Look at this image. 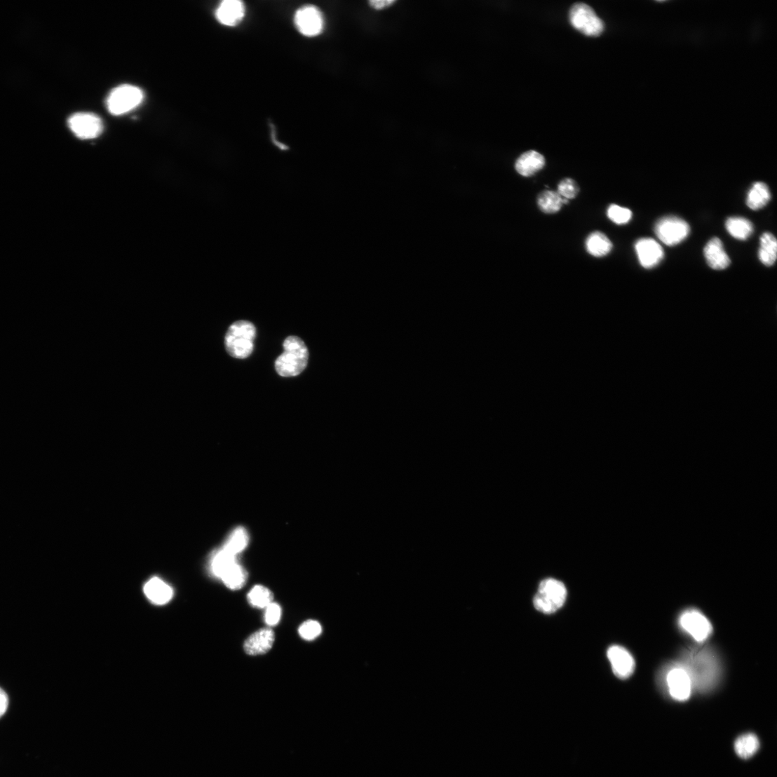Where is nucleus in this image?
I'll list each match as a JSON object with an SVG mask.
<instances>
[{"instance_id":"nucleus-1","label":"nucleus","mask_w":777,"mask_h":777,"mask_svg":"<svg viewBox=\"0 0 777 777\" xmlns=\"http://www.w3.org/2000/svg\"><path fill=\"white\" fill-rule=\"evenodd\" d=\"M689 675L692 687L705 692L712 689L719 676V663L706 648H692L684 652L680 664Z\"/></svg>"},{"instance_id":"nucleus-2","label":"nucleus","mask_w":777,"mask_h":777,"mask_svg":"<svg viewBox=\"0 0 777 777\" xmlns=\"http://www.w3.org/2000/svg\"><path fill=\"white\" fill-rule=\"evenodd\" d=\"M309 358V350L303 341L290 337L284 342L283 353L276 360V371L283 377H296L307 367Z\"/></svg>"},{"instance_id":"nucleus-3","label":"nucleus","mask_w":777,"mask_h":777,"mask_svg":"<svg viewBox=\"0 0 777 777\" xmlns=\"http://www.w3.org/2000/svg\"><path fill=\"white\" fill-rule=\"evenodd\" d=\"M256 334V327L251 322L239 320L232 324L225 338L229 355L236 358H245L251 355Z\"/></svg>"},{"instance_id":"nucleus-4","label":"nucleus","mask_w":777,"mask_h":777,"mask_svg":"<svg viewBox=\"0 0 777 777\" xmlns=\"http://www.w3.org/2000/svg\"><path fill=\"white\" fill-rule=\"evenodd\" d=\"M567 590L563 583L555 579H546L540 583L534 599V605L543 614H552L563 607Z\"/></svg>"},{"instance_id":"nucleus-5","label":"nucleus","mask_w":777,"mask_h":777,"mask_svg":"<svg viewBox=\"0 0 777 777\" xmlns=\"http://www.w3.org/2000/svg\"><path fill=\"white\" fill-rule=\"evenodd\" d=\"M144 98V92L135 86H121L111 91L106 100L109 112L121 116L140 105Z\"/></svg>"},{"instance_id":"nucleus-6","label":"nucleus","mask_w":777,"mask_h":777,"mask_svg":"<svg viewBox=\"0 0 777 777\" xmlns=\"http://www.w3.org/2000/svg\"><path fill=\"white\" fill-rule=\"evenodd\" d=\"M569 20L575 29L588 36H599L604 29L602 20L585 4H576L572 7Z\"/></svg>"},{"instance_id":"nucleus-7","label":"nucleus","mask_w":777,"mask_h":777,"mask_svg":"<svg viewBox=\"0 0 777 777\" xmlns=\"http://www.w3.org/2000/svg\"><path fill=\"white\" fill-rule=\"evenodd\" d=\"M690 227L687 222L675 216L660 219L656 225L655 233L658 239L670 246L683 241L689 234Z\"/></svg>"},{"instance_id":"nucleus-8","label":"nucleus","mask_w":777,"mask_h":777,"mask_svg":"<svg viewBox=\"0 0 777 777\" xmlns=\"http://www.w3.org/2000/svg\"><path fill=\"white\" fill-rule=\"evenodd\" d=\"M679 623L680 627L699 643L706 641L712 633V624L697 609L686 610L680 616Z\"/></svg>"},{"instance_id":"nucleus-9","label":"nucleus","mask_w":777,"mask_h":777,"mask_svg":"<svg viewBox=\"0 0 777 777\" xmlns=\"http://www.w3.org/2000/svg\"><path fill=\"white\" fill-rule=\"evenodd\" d=\"M295 23L298 31L307 37H314L323 30L324 20L321 12L313 6H304L295 15Z\"/></svg>"},{"instance_id":"nucleus-10","label":"nucleus","mask_w":777,"mask_h":777,"mask_svg":"<svg viewBox=\"0 0 777 777\" xmlns=\"http://www.w3.org/2000/svg\"><path fill=\"white\" fill-rule=\"evenodd\" d=\"M69 128L81 140H93L103 130V123L97 116L90 113H79L71 116Z\"/></svg>"},{"instance_id":"nucleus-11","label":"nucleus","mask_w":777,"mask_h":777,"mask_svg":"<svg viewBox=\"0 0 777 777\" xmlns=\"http://www.w3.org/2000/svg\"><path fill=\"white\" fill-rule=\"evenodd\" d=\"M669 692L673 698L677 701H685L691 696L692 683L691 679L680 664L674 665L665 674Z\"/></svg>"},{"instance_id":"nucleus-12","label":"nucleus","mask_w":777,"mask_h":777,"mask_svg":"<svg viewBox=\"0 0 777 777\" xmlns=\"http://www.w3.org/2000/svg\"><path fill=\"white\" fill-rule=\"evenodd\" d=\"M607 656L617 677L626 680L633 675L635 663L627 649L621 646H612L607 650Z\"/></svg>"},{"instance_id":"nucleus-13","label":"nucleus","mask_w":777,"mask_h":777,"mask_svg":"<svg viewBox=\"0 0 777 777\" xmlns=\"http://www.w3.org/2000/svg\"><path fill=\"white\" fill-rule=\"evenodd\" d=\"M635 249L641 265L646 269L657 266L663 259L664 252L661 245L652 238H642L635 245Z\"/></svg>"},{"instance_id":"nucleus-14","label":"nucleus","mask_w":777,"mask_h":777,"mask_svg":"<svg viewBox=\"0 0 777 777\" xmlns=\"http://www.w3.org/2000/svg\"><path fill=\"white\" fill-rule=\"evenodd\" d=\"M274 641L273 631L269 628H262L247 638L243 646L244 651L250 656L262 655L272 648Z\"/></svg>"},{"instance_id":"nucleus-15","label":"nucleus","mask_w":777,"mask_h":777,"mask_svg":"<svg viewBox=\"0 0 777 777\" xmlns=\"http://www.w3.org/2000/svg\"><path fill=\"white\" fill-rule=\"evenodd\" d=\"M245 13V8L242 2L238 0H225L218 6L215 16L221 24L233 27L241 22Z\"/></svg>"},{"instance_id":"nucleus-16","label":"nucleus","mask_w":777,"mask_h":777,"mask_svg":"<svg viewBox=\"0 0 777 777\" xmlns=\"http://www.w3.org/2000/svg\"><path fill=\"white\" fill-rule=\"evenodd\" d=\"M704 255L708 266L715 270H724L731 264V259L725 251L722 241L713 238L704 248Z\"/></svg>"},{"instance_id":"nucleus-17","label":"nucleus","mask_w":777,"mask_h":777,"mask_svg":"<svg viewBox=\"0 0 777 777\" xmlns=\"http://www.w3.org/2000/svg\"><path fill=\"white\" fill-rule=\"evenodd\" d=\"M545 163L546 160L543 155L536 151H529L518 158L515 168L519 175L529 177L541 170Z\"/></svg>"},{"instance_id":"nucleus-18","label":"nucleus","mask_w":777,"mask_h":777,"mask_svg":"<svg viewBox=\"0 0 777 777\" xmlns=\"http://www.w3.org/2000/svg\"><path fill=\"white\" fill-rule=\"evenodd\" d=\"M147 598L154 604H165L173 597V588L158 577H153L146 583L144 588Z\"/></svg>"},{"instance_id":"nucleus-19","label":"nucleus","mask_w":777,"mask_h":777,"mask_svg":"<svg viewBox=\"0 0 777 777\" xmlns=\"http://www.w3.org/2000/svg\"><path fill=\"white\" fill-rule=\"evenodd\" d=\"M237 563L236 556L224 548L216 551L210 560V567L212 574L221 578L229 569Z\"/></svg>"},{"instance_id":"nucleus-20","label":"nucleus","mask_w":777,"mask_h":777,"mask_svg":"<svg viewBox=\"0 0 777 777\" xmlns=\"http://www.w3.org/2000/svg\"><path fill=\"white\" fill-rule=\"evenodd\" d=\"M586 245L588 252L595 257H603L612 252L613 248L612 241L600 231L589 235Z\"/></svg>"},{"instance_id":"nucleus-21","label":"nucleus","mask_w":777,"mask_h":777,"mask_svg":"<svg viewBox=\"0 0 777 777\" xmlns=\"http://www.w3.org/2000/svg\"><path fill=\"white\" fill-rule=\"evenodd\" d=\"M771 197L768 186L764 182H756L748 193L746 205L753 210H759L768 204Z\"/></svg>"},{"instance_id":"nucleus-22","label":"nucleus","mask_w":777,"mask_h":777,"mask_svg":"<svg viewBox=\"0 0 777 777\" xmlns=\"http://www.w3.org/2000/svg\"><path fill=\"white\" fill-rule=\"evenodd\" d=\"M726 227L731 236L741 241L748 239L754 232V227L751 221L741 217L729 218Z\"/></svg>"},{"instance_id":"nucleus-23","label":"nucleus","mask_w":777,"mask_h":777,"mask_svg":"<svg viewBox=\"0 0 777 777\" xmlns=\"http://www.w3.org/2000/svg\"><path fill=\"white\" fill-rule=\"evenodd\" d=\"M776 254L777 241L775 236L771 233H764L760 239L759 260L764 265L771 266L776 262Z\"/></svg>"},{"instance_id":"nucleus-24","label":"nucleus","mask_w":777,"mask_h":777,"mask_svg":"<svg viewBox=\"0 0 777 777\" xmlns=\"http://www.w3.org/2000/svg\"><path fill=\"white\" fill-rule=\"evenodd\" d=\"M759 741L757 736L752 734L740 736L735 743V750L743 759H748L754 756L759 750Z\"/></svg>"},{"instance_id":"nucleus-25","label":"nucleus","mask_w":777,"mask_h":777,"mask_svg":"<svg viewBox=\"0 0 777 777\" xmlns=\"http://www.w3.org/2000/svg\"><path fill=\"white\" fill-rule=\"evenodd\" d=\"M562 198L558 191L546 190L539 194L538 205L546 214L558 212L562 207Z\"/></svg>"},{"instance_id":"nucleus-26","label":"nucleus","mask_w":777,"mask_h":777,"mask_svg":"<svg viewBox=\"0 0 777 777\" xmlns=\"http://www.w3.org/2000/svg\"><path fill=\"white\" fill-rule=\"evenodd\" d=\"M248 574L245 569L239 565H235L229 569L222 577V581L227 588L232 590L241 589L245 584Z\"/></svg>"},{"instance_id":"nucleus-27","label":"nucleus","mask_w":777,"mask_h":777,"mask_svg":"<svg viewBox=\"0 0 777 777\" xmlns=\"http://www.w3.org/2000/svg\"><path fill=\"white\" fill-rule=\"evenodd\" d=\"M248 541L247 531L243 527H238L231 534L223 548L237 556L248 546Z\"/></svg>"},{"instance_id":"nucleus-28","label":"nucleus","mask_w":777,"mask_h":777,"mask_svg":"<svg viewBox=\"0 0 777 777\" xmlns=\"http://www.w3.org/2000/svg\"><path fill=\"white\" fill-rule=\"evenodd\" d=\"M273 593L267 588L262 586L254 587L248 595L250 604L257 608H266L273 602Z\"/></svg>"},{"instance_id":"nucleus-29","label":"nucleus","mask_w":777,"mask_h":777,"mask_svg":"<svg viewBox=\"0 0 777 777\" xmlns=\"http://www.w3.org/2000/svg\"><path fill=\"white\" fill-rule=\"evenodd\" d=\"M609 219L618 225H623L628 223L632 218V212L628 209L617 205H610L607 211Z\"/></svg>"},{"instance_id":"nucleus-30","label":"nucleus","mask_w":777,"mask_h":777,"mask_svg":"<svg viewBox=\"0 0 777 777\" xmlns=\"http://www.w3.org/2000/svg\"><path fill=\"white\" fill-rule=\"evenodd\" d=\"M322 633L321 625L316 621H308L302 623L299 628V633L304 640L312 641L316 640Z\"/></svg>"},{"instance_id":"nucleus-31","label":"nucleus","mask_w":777,"mask_h":777,"mask_svg":"<svg viewBox=\"0 0 777 777\" xmlns=\"http://www.w3.org/2000/svg\"><path fill=\"white\" fill-rule=\"evenodd\" d=\"M579 190L576 182L572 179L567 178L559 184L558 192L562 198L572 200L576 197Z\"/></svg>"},{"instance_id":"nucleus-32","label":"nucleus","mask_w":777,"mask_h":777,"mask_svg":"<svg viewBox=\"0 0 777 777\" xmlns=\"http://www.w3.org/2000/svg\"><path fill=\"white\" fill-rule=\"evenodd\" d=\"M282 616L281 607L275 602H271L266 607L265 622L270 626H275L281 621Z\"/></svg>"},{"instance_id":"nucleus-33","label":"nucleus","mask_w":777,"mask_h":777,"mask_svg":"<svg viewBox=\"0 0 777 777\" xmlns=\"http://www.w3.org/2000/svg\"><path fill=\"white\" fill-rule=\"evenodd\" d=\"M8 698L6 691L0 688V717L6 712L8 707Z\"/></svg>"},{"instance_id":"nucleus-34","label":"nucleus","mask_w":777,"mask_h":777,"mask_svg":"<svg viewBox=\"0 0 777 777\" xmlns=\"http://www.w3.org/2000/svg\"><path fill=\"white\" fill-rule=\"evenodd\" d=\"M394 0H372L370 4L377 9H381L394 3Z\"/></svg>"}]
</instances>
